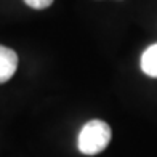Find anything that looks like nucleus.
<instances>
[{
  "label": "nucleus",
  "instance_id": "obj_1",
  "mask_svg": "<svg viewBox=\"0 0 157 157\" xmlns=\"http://www.w3.org/2000/svg\"><path fill=\"white\" fill-rule=\"evenodd\" d=\"M111 138L112 132L108 124L103 120H90L82 127L80 133H78V151L85 155H96L108 147Z\"/></svg>",
  "mask_w": 157,
  "mask_h": 157
},
{
  "label": "nucleus",
  "instance_id": "obj_2",
  "mask_svg": "<svg viewBox=\"0 0 157 157\" xmlns=\"http://www.w3.org/2000/svg\"><path fill=\"white\" fill-rule=\"evenodd\" d=\"M18 69V55L15 50L0 45V83L8 82Z\"/></svg>",
  "mask_w": 157,
  "mask_h": 157
},
{
  "label": "nucleus",
  "instance_id": "obj_3",
  "mask_svg": "<svg viewBox=\"0 0 157 157\" xmlns=\"http://www.w3.org/2000/svg\"><path fill=\"white\" fill-rule=\"evenodd\" d=\"M141 69L149 77H157V44L147 47L141 55Z\"/></svg>",
  "mask_w": 157,
  "mask_h": 157
},
{
  "label": "nucleus",
  "instance_id": "obj_4",
  "mask_svg": "<svg viewBox=\"0 0 157 157\" xmlns=\"http://www.w3.org/2000/svg\"><path fill=\"white\" fill-rule=\"evenodd\" d=\"M24 3L34 10H44L53 3V0H24Z\"/></svg>",
  "mask_w": 157,
  "mask_h": 157
}]
</instances>
